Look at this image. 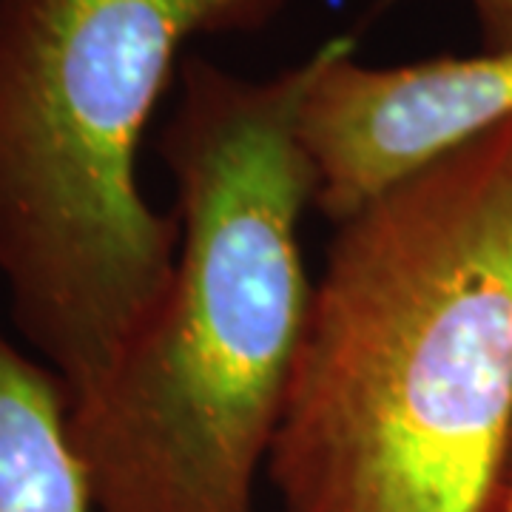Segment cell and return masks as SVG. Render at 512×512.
<instances>
[{
	"label": "cell",
	"instance_id": "cell-4",
	"mask_svg": "<svg viewBox=\"0 0 512 512\" xmlns=\"http://www.w3.org/2000/svg\"><path fill=\"white\" fill-rule=\"evenodd\" d=\"M353 49L339 35L299 114L313 205L333 222L512 117V52L376 69Z\"/></svg>",
	"mask_w": 512,
	"mask_h": 512
},
{
	"label": "cell",
	"instance_id": "cell-6",
	"mask_svg": "<svg viewBox=\"0 0 512 512\" xmlns=\"http://www.w3.org/2000/svg\"><path fill=\"white\" fill-rule=\"evenodd\" d=\"M481 32V52H512V0H470Z\"/></svg>",
	"mask_w": 512,
	"mask_h": 512
},
{
	"label": "cell",
	"instance_id": "cell-7",
	"mask_svg": "<svg viewBox=\"0 0 512 512\" xmlns=\"http://www.w3.org/2000/svg\"><path fill=\"white\" fill-rule=\"evenodd\" d=\"M495 512H512V456L510 467H507V478H504V490H501V498H498V510Z\"/></svg>",
	"mask_w": 512,
	"mask_h": 512
},
{
	"label": "cell",
	"instance_id": "cell-3",
	"mask_svg": "<svg viewBox=\"0 0 512 512\" xmlns=\"http://www.w3.org/2000/svg\"><path fill=\"white\" fill-rule=\"evenodd\" d=\"M285 0H0V276L15 325L83 399L171 279L177 214L137 180L148 117L191 35Z\"/></svg>",
	"mask_w": 512,
	"mask_h": 512
},
{
	"label": "cell",
	"instance_id": "cell-5",
	"mask_svg": "<svg viewBox=\"0 0 512 512\" xmlns=\"http://www.w3.org/2000/svg\"><path fill=\"white\" fill-rule=\"evenodd\" d=\"M0 512H97L69 436V390L0 336Z\"/></svg>",
	"mask_w": 512,
	"mask_h": 512
},
{
	"label": "cell",
	"instance_id": "cell-2",
	"mask_svg": "<svg viewBox=\"0 0 512 512\" xmlns=\"http://www.w3.org/2000/svg\"><path fill=\"white\" fill-rule=\"evenodd\" d=\"M336 46L271 80L183 60L160 140L177 183V262L109 373L69 404L97 512H254L311 311L299 114Z\"/></svg>",
	"mask_w": 512,
	"mask_h": 512
},
{
	"label": "cell",
	"instance_id": "cell-1",
	"mask_svg": "<svg viewBox=\"0 0 512 512\" xmlns=\"http://www.w3.org/2000/svg\"><path fill=\"white\" fill-rule=\"evenodd\" d=\"M512 456V117L336 222L268 453L285 512H495Z\"/></svg>",
	"mask_w": 512,
	"mask_h": 512
}]
</instances>
